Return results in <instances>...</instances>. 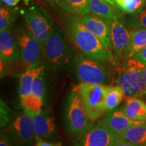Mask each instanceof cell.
Instances as JSON below:
<instances>
[{"label":"cell","mask_w":146,"mask_h":146,"mask_svg":"<svg viewBox=\"0 0 146 146\" xmlns=\"http://www.w3.org/2000/svg\"><path fill=\"white\" fill-rule=\"evenodd\" d=\"M65 29L70 39L82 54L96 61L106 62L113 58L102 41L88 30L77 16L71 14L65 21Z\"/></svg>","instance_id":"obj_1"},{"label":"cell","mask_w":146,"mask_h":146,"mask_svg":"<svg viewBox=\"0 0 146 146\" xmlns=\"http://www.w3.org/2000/svg\"><path fill=\"white\" fill-rule=\"evenodd\" d=\"M142 64L131 58L126 59L115 69L114 82L121 87L126 98L146 96V84L141 71Z\"/></svg>","instance_id":"obj_2"},{"label":"cell","mask_w":146,"mask_h":146,"mask_svg":"<svg viewBox=\"0 0 146 146\" xmlns=\"http://www.w3.org/2000/svg\"><path fill=\"white\" fill-rule=\"evenodd\" d=\"M47 63L54 72H62L70 62L71 55L64 34L55 25L45 44Z\"/></svg>","instance_id":"obj_3"},{"label":"cell","mask_w":146,"mask_h":146,"mask_svg":"<svg viewBox=\"0 0 146 146\" xmlns=\"http://www.w3.org/2000/svg\"><path fill=\"white\" fill-rule=\"evenodd\" d=\"M73 89L79 95L91 122L94 123L105 116L107 113L106 85L81 83Z\"/></svg>","instance_id":"obj_4"},{"label":"cell","mask_w":146,"mask_h":146,"mask_svg":"<svg viewBox=\"0 0 146 146\" xmlns=\"http://www.w3.org/2000/svg\"><path fill=\"white\" fill-rule=\"evenodd\" d=\"M65 120L67 131L74 139L81 136L92 125L79 95L74 89L68 96L66 105Z\"/></svg>","instance_id":"obj_5"},{"label":"cell","mask_w":146,"mask_h":146,"mask_svg":"<svg viewBox=\"0 0 146 146\" xmlns=\"http://www.w3.org/2000/svg\"><path fill=\"white\" fill-rule=\"evenodd\" d=\"M23 14L27 29L39 41L45 52V42L55 25L52 18L44 9L35 3L23 10Z\"/></svg>","instance_id":"obj_6"},{"label":"cell","mask_w":146,"mask_h":146,"mask_svg":"<svg viewBox=\"0 0 146 146\" xmlns=\"http://www.w3.org/2000/svg\"><path fill=\"white\" fill-rule=\"evenodd\" d=\"M75 71L81 83L108 85L111 76L102 62L92 60L83 54H77L74 58Z\"/></svg>","instance_id":"obj_7"},{"label":"cell","mask_w":146,"mask_h":146,"mask_svg":"<svg viewBox=\"0 0 146 146\" xmlns=\"http://www.w3.org/2000/svg\"><path fill=\"white\" fill-rule=\"evenodd\" d=\"M33 117L25 110L13 115L7 125V133L16 146H33L35 143Z\"/></svg>","instance_id":"obj_8"},{"label":"cell","mask_w":146,"mask_h":146,"mask_svg":"<svg viewBox=\"0 0 146 146\" xmlns=\"http://www.w3.org/2000/svg\"><path fill=\"white\" fill-rule=\"evenodd\" d=\"M15 37L19 49L20 57L27 68L43 61L45 57L44 50L27 27L17 29Z\"/></svg>","instance_id":"obj_9"},{"label":"cell","mask_w":146,"mask_h":146,"mask_svg":"<svg viewBox=\"0 0 146 146\" xmlns=\"http://www.w3.org/2000/svg\"><path fill=\"white\" fill-rule=\"evenodd\" d=\"M121 141V137L99 121L74 139V146H113Z\"/></svg>","instance_id":"obj_10"},{"label":"cell","mask_w":146,"mask_h":146,"mask_svg":"<svg viewBox=\"0 0 146 146\" xmlns=\"http://www.w3.org/2000/svg\"><path fill=\"white\" fill-rule=\"evenodd\" d=\"M109 23L113 60L116 62L121 58L123 59L126 49L130 41V31L124 22L120 21L119 18L110 21Z\"/></svg>","instance_id":"obj_11"},{"label":"cell","mask_w":146,"mask_h":146,"mask_svg":"<svg viewBox=\"0 0 146 146\" xmlns=\"http://www.w3.org/2000/svg\"><path fill=\"white\" fill-rule=\"evenodd\" d=\"M79 19L84 26L102 41L106 50L112 52L109 22L91 12L81 16Z\"/></svg>","instance_id":"obj_12"},{"label":"cell","mask_w":146,"mask_h":146,"mask_svg":"<svg viewBox=\"0 0 146 146\" xmlns=\"http://www.w3.org/2000/svg\"><path fill=\"white\" fill-rule=\"evenodd\" d=\"M35 140L55 141L57 138V129L54 118L50 111L42 109L33 117Z\"/></svg>","instance_id":"obj_13"},{"label":"cell","mask_w":146,"mask_h":146,"mask_svg":"<svg viewBox=\"0 0 146 146\" xmlns=\"http://www.w3.org/2000/svg\"><path fill=\"white\" fill-rule=\"evenodd\" d=\"M99 122L120 137L129 127L144 123L131 119L124 113L122 109L116 108L107 112Z\"/></svg>","instance_id":"obj_14"},{"label":"cell","mask_w":146,"mask_h":146,"mask_svg":"<svg viewBox=\"0 0 146 146\" xmlns=\"http://www.w3.org/2000/svg\"><path fill=\"white\" fill-rule=\"evenodd\" d=\"M20 52L15 35L10 29L0 31V58L5 64L14 63L19 58Z\"/></svg>","instance_id":"obj_15"},{"label":"cell","mask_w":146,"mask_h":146,"mask_svg":"<svg viewBox=\"0 0 146 146\" xmlns=\"http://www.w3.org/2000/svg\"><path fill=\"white\" fill-rule=\"evenodd\" d=\"M45 70L43 62H41L27 68L20 76L19 96L20 100L27 98L31 94L33 85L35 78Z\"/></svg>","instance_id":"obj_16"},{"label":"cell","mask_w":146,"mask_h":146,"mask_svg":"<svg viewBox=\"0 0 146 146\" xmlns=\"http://www.w3.org/2000/svg\"><path fill=\"white\" fill-rule=\"evenodd\" d=\"M122 110L131 119L146 123V103L140 98H126Z\"/></svg>","instance_id":"obj_17"},{"label":"cell","mask_w":146,"mask_h":146,"mask_svg":"<svg viewBox=\"0 0 146 146\" xmlns=\"http://www.w3.org/2000/svg\"><path fill=\"white\" fill-rule=\"evenodd\" d=\"M130 41L123 59L131 58L135 53L146 47V28H135L130 31Z\"/></svg>","instance_id":"obj_18"},{"label":"cell","mask_w":146,"mask_h":146,"mask_svg":"<svg viewBox=\"0 0 146 146\" xmlns=\"http://www.w3.org/2000/svg\"><path fill=\"white\" fill-rule=\"evenodd\" d=\"M89 9L91 13L108 22L119 18L114 5L104 0H89Z\"/></svg>","instance_id":"obj_19"},{"label":"cell","mask_w":146,"mask_h":146,"mask_svg":"<svg viewBox=\"0 0 146 146\" xmlns=\"http://www.w3.org/2000/svg\"><path fill=\"white\" fill-rule=\"evenodd\" d=\"M121 141L146 146V123L135 125L127 129L121 135Z\"/></svg>","instance_id":"obj_20"},{"label":"cell","mask_w":146,"mask_h":146,"mask_svg":"<svg viewBox=\"0 0 146 146\" xmlns=\"http://www.w3.org/2000/svg\"><path fill=\"white\" fill-rule=\"evenodd\" d=\"M125 93L119 85H106V104L107 112L118 107L124 98Z\"/></svg>","instance_id":"obj_21"},{"label":"cell","mask_w":146,"mask_h":146,"mask_svg":"<svg viewBox=\"0 0 146 146\" xmlns=\"http://www.w3.org/2000/svg\"><path fill=\"white\" fill-rule=\"evenodd\" d=\"M65 10L77 16L90 13L89 0H66Z\"/></svg>","instance_id":"obj_22"},{"label":"cell","mask_w":146,"mask_h":146,"mask_svg":"<svg viewBox=\"0 0 146 146\" xmlns=\"http://www.w3.org/2000/svg\"><path fill=\"white\" fill-rule=\"evenodd\" d=\"M124 23L128 29L146 28V7L135 13L129 14Z\"/></svg>","instance_id":"obj_23"},{"label":"cell","mask_w":146,"mask_h":146,"mask_svg":"<svg viewBox=\"0 0 146 146\" xmlns=\"http://www.w3.org/2000/svg\"><path fill=\"white\" fill-rule=\"evenodd\" d=\"M118 8L128 14H134L145 6L146 0H115Z\"/></svg>","instance_id":"obj_24"},{"label":"cell","mask_w":146,"mask_h":146,"mask_svg":"<svg viewBox=\"0 0 146 146\" xmlns=\"http://www.w3.org/2000/svg\"><path fill=\"white\" fill-rule=\"evenodd\" d=\"M45 70L39 74L35 79L33 85L31 95L36 99L43 102L45 95Z\"/></svg>","instance_id":"obj_25"},{"label":"cell","mask_w":146,"mask_h":146,"mask_svg":"<svg viewBox=\"0 0 146 146\" xmlns=\"http://www.w3.org/2000/svg\"><path fill=\"white\" fill-rule=\"evenodd\" d=\"M13 21L14 16L12 12L1 5L0 9V31L10 29Z\"/></svg>","instance_id":"obj_26"},{"label":"cell","mask_w":146,"mask_h":146,"mask_svg":"<svg viewBox=\"0 0 146 146\" xmlns=\"http://www.w3.org/2000/svg\"><path fill=\"white\" fill-rule=\"evenodd\" d=\"M10 110L5 104L2 101H1V127L7 126L12 119V115L10 114Z\"/></svg>","instance_id":"obj_27"},{"label":"cell","mask_w":146,"mask_h":146,"mask_svg":"<svg viewBox=\"0 0 146 146\" xmlns=\"http://www.w3.org/2000/svg\"><path fill=\"white\" fill-rule=\"evenodd\" d=\"M0 146H16L12 138L7 133H3L0 136Z\"/></svg>","instance_id":"obj_28"},{"label":"cell","mask_w":146,"mask_h":146,"mask_svg":"<svg viewBox=\"0 0 146 146\" xmlns=\"http://www.w3.org/2000/svg\"><path fill=\"white\" fill-rule=\"evenodd\" d=\"M133 59L139 62L140 63L146 65V47L135 53L132 57Z\"/></svg>","instance_id":"obj_29"},{"label":"cell","mask_w":146,"mask_h":146,"mask_svg":"<svg viewBox=\"0 0 146 146\" xmlns=\"http://www.w3.org/2000/svg\"><path fill=\"white\" fill-rule=\"evenodd\" d=\"M52 4H54L59 8L66 10V0H48Z\"/></svg>","instance_id":"obj_30"},{"label":"cell","mask_w":146,"mask_h":146,"mask_svg":"<svg viewBox=\"0 0 146 146\" xmlns=\"http://www.w3.org/2000/svg\"><path fill=\"white\" fill-rule=\"evenodd\" d=\"M35 143V146H55V144L43 139H36Z\"/></svg>","instance_id":"obj_31"},{"label":"cell","mask_w":146,"mask_h":146,"mask_svg":"<svg viewBox=\"0 0 146 146\" xmlns=\"http://www.w3.org/2000/svg\"><path fill=\"white\" fill-rule=\"evenodd\" d=\"M22 0H1V1L3 4L8 5V6L14 7L18 4Z\"/></svg>","instance_id":"obj_32"},{"label":"cell","mask_w":146,"mask_h":146,"mask_svg":"<svg viewBox=\"0 0 146 146\" xmlns=\"http://www.w3.org/2000/svg\"><path fill=\"white\" fill-rule=\"evenodd\" d=\"M113 146H144V145H136V144H132L129 143H125L123 141H120L118 143H116Z\"/></svg>","instance_id":"obj_33"},{"label":"cell","mask_w":146,"mask_h":146,"mask_svg":"<svg viewBox=\"0 0 146 146\" xmlns=\"http://www.w3.org/2000/svg\"><path fill=\"white\" fill-rule=\"evenodd\" d=\"M141 71L142 76H143V78L146 84V65L142 64L141 68Z\"/></svg>","instance_id":"obj_34"},{"label":"cell","mask_w":146,"mask_h":146,"mask_svg":"<svg viewBox=\"0 0 146 146\" xmlns=\"http://www.w3.org/2000/svg\"><path fill=\"white\" fill-rule=\"evenodd\" d=\"M104 1H107L108 3H110L111 5H114V6H115V5H116V4H115V0H104Z\"/></svg>","instance_id":"obj_35"},{"label":"cell","mask_w":146,"mask_h":146,"mask_svg":"<svg viewBox=\"0 0 146 146\" xmlns=\"http://www.w3.org/2000/svg\"><path fill=\"white\" fill-rule=\"evenodd\" d=\"M55 146H62L60 143H55Z\"/></svg>","instance_id":"obj_36"},{"label":"cell","mask_w":146,"mask_h":146,"mask_svg":"<svg viewBox=\"0 0 146 146\" xmlns=\"http://www.w3.org/2000/svg\"><path fill=\"white\" fill-rule=\"evenodd\" d=\"M145 7H146V4H145Z\"/></svg>","instance_id":"obj_37"}]
</instances>
